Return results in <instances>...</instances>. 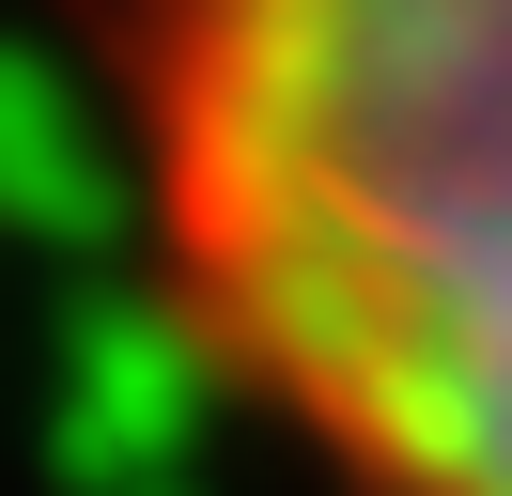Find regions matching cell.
<instances>
[{"instance_id":"1","label":"cell","mask_w":512,"mask_h":496,"mask_svg":"<svg viewBox=\"0 0 512 496\" xmlns=\"http://www.w3.org/2000/svg\"><path fill=\"white\" fill-rule=\"evenodd\" d=\"M156 233L357 496H512V0H156Z\"/></svg>"},{"instance_id":"2","label":"cell","mask_w":512,"mask_h":496,"mask_svg":"<svg viewBox=\"0 0 512 496\" xmlns=\"http://www.w3.org/2000/svg\"><path fill=\"white\" fill-rule=\"evenodd\" d=\"M218 341L187 295H78L63 326V465L94 481H171L202 450V403H218Z\"/></svg>"},{"instance_id":"3","label":"cell","mask_w":512,"mask_h":496,"mask_svg":"<svg viewBox=\"0 0 512 496\" xmlns=\"http://www.w3.org/2000/svg\"><path fill=\"white\" fill-rule=\"evenodd\" d=\"M109 217H125V186H109L94 93H78L47 47L0 31V233H16V248H94Z\"/></svg>"}]
</instances>
